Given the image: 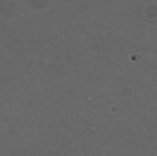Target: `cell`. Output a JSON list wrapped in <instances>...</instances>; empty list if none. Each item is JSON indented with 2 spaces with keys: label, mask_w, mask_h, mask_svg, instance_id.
<instances>
[]
</instances>
